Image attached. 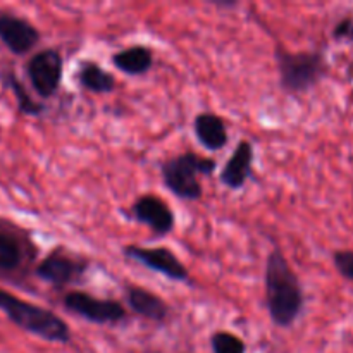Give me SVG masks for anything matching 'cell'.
I'll return each mask as SVG.
<instances>
[{
	"label": "cell",
	"mask_w": 353,
	"mask_h": 353,
	"mask_svg": "<svg viewBox=\"0 0 353 353\" xmlns=\"http://www.w3.org/2000/svg\"><path fill=\"white\" fill-rule=\"evenodd\" d=\"M279 85L290 95H302L316 88L330 76V62L324 50L290 52L283 47L274 50Z\"/></svg>",
	"instance_id": "obj_3"
},
{
	"label": "cell",
	"mask_w": 353,
	"mask_h": 353,
	"mask_svg": "<svg viewBox=\"0 0 353 353\" xmlns=\"http://www.w3.org/2000/svg\"><path fill=\"white\" fill-rule=\"evenodd\" d=\"M124 299L137 316L155 324H164L171 316L168 302L143 286L126 285L124 286Z\"/></svg>",
	"instance_id": "obj_12"
},
{
	"label": "cell",
	"mask_w": 353,
	"mask_h": 353,
	"mask_svg": "<svg viewBox=\"0 0 353 353\" xmlns=\"http://www.w3.org/2000/svg\"><path fill=\"white\" fill-rule=\"evenodd\" d=\"M216 169L217 162L212 157L188 150L165 159L161 165V176L164 186L176 199L196 202L203 196L199 176H212Z\"/></svg>",
	"instance_id": "obj_4"
},
{
	"label": "cell",
	"mask_w": 353,
	"mask_h": 353,
	"mask_svg": "<svg viewBox=\"0 0 353 353\" xmlns=\"http://www.w3.org/2000/svg\"><path fill=\"white\" fill-rule=\"evenodd\" d=\"M110 62L114 68L128 76H143L154 65V50L147 45H131L114 52Z\"/></svg>",
	"instance_id": "obj_15"
},
{
	"label": "cell",
	"mask_w": 353,
	"mask_h": 353,
	"mask_svg": "<svg viewBox=\"0 0 353 353\" xmlns=\"http://www.w3.org/2000/svg\"><path fill=\"white\" fill-rule=\"evenodd\" d=\"M90 269H92L90 259L72 254L64 247H55L38 262L34 268V276L40 281L54 286L55 290H64L85 281Z\"/></svg>",
	"instance_id": "obj_5"
},
{
	"label": "cell",
	"mask_w": 353,
	"mask_h": 353,
	"mask_svg": "<svg viewBox=\"0 0 353 353\" xmlns=\"http://www.w3.org/2000/svg\"><path fill=\"white\" fill-rule=\"evenodd\" d=\"M0 79H2L3 85L14 93V97H16L17 110H19L21 114H24V116L38 117V116H43V114L47 112V105L41 102H37L34 99H31L28 90L24 88V83L17 78V74L12 71V69H3V71H0Z\"/></svg>",
	"instance_id": "obj_16"
},
{
	"label": "cell",
	"mask_w": 353,
	"mask_h": 353,
	"mask_svg": "<svg viewBox=\"0 0 353 353\" xmlns=\"http://www.w3.org/2000/svg\"><path fill=\"white\" fill-rule=\"evenodd\" d=\"M0 41L14 55H28L41 41V33L26 17L0 12Z\"/></svg>",
	"instance_id": "obj_10"
},
{
	"label": "cell",
	"mask_w": 353,
	"mask_h": 353,
	"mask_svg": "<svg viewBox=\"0 0 353 353\" xmlns=\"http://www.w3.org/2000/svg\"><path fill=\"white\" fill-rule=\"evenodd\" d=\"M131 217L152 231L154 238H164L174 231L176 217L165 200L154 193L138 196L130 207Z\"/></svg>",
	"instance_id": "obj_9"
},
{
	"label": "cell",
	"mask_w": 353,
	"mask_h": 353,
	"mask_svg": "<svg viewBox=\"0 0 353 353\" xmlns=\"http://www.w3.org/2000/svg\"><path fill=\"white\" fill-rule=\"evenodd\" d=\"M333 264L341 278L353 283V250L333 252Z\"/></svg>",
	"instance_id": "obj_19"
},
{
	"label": "cell",
	"mask_w": 353,
	"mask_h": 353,
	"mask_svg": "<svg viewBox=\"0 0 353 353\" xmlns=\"http://www.w3.org/2000/svg\"><path fill=\"white\" fill-rule=\"evenodd\" d=\"M62 307L65 312L99 326H119L130 321V314L119 300L99 299L85 292H68Z\"/></svg>",
	"instance_id": "obj_6"
},
{
	"label": "cell",
	"mask_w": 353,
	"mask_h": 353,
	"mask_svg": "<svg viewBox=\"0 0 353 353\" xmlns=\"http://www.w3.org/2000/svg\"><path fill=\"white\" fill-rule=\"evenodd\" d=\"M24 261V247L14 234L0 231V272L16 271Z\"/></svg>",
	"instance_id": "obj_17"
},
{
	"label": "cell",
	"mask_w": 353,
	"mask_h": 353,
	"mask_svg": "<svg viewBox=\"0 0 353 353\" xmlns=\"http://www.w3.org/2000/svg\"><path fill=\"white\" fill-rule=\"evenodd\" d=\"M254 159L255 150L254 145L248 140H240L236 147L233 148V154L228 159L219 172V181L226 188L238 192L247 185L248 179L254 176Z\"/></svg>",
	"instance_id": "obj_11"
},
{
	"label": "cell",
	"mask_w": 353,
	"mask_h": 353,
	"mask_svg": "<svg viewBox=\"0 0 353 353\" xmlns=\"http://www.w3.org/2000/svg\"><path fill=\"white\" fill-rule=\"evenodd\" d=\"M0 310L24 333L33 334L48 343L65 345L71 341V327L62 317L2 288H0Z\"/></svg>",
	"instance_id": "obj_2"
},
{
	"label": "cell",
	"mask_w": 353,
	"mask_h": 353,
	"mask_svg": "<svg viewBox=\"0 0 353 353\" xmlns=\"http://www.w3.org/2000/svg\"><path fill=\"white\" fill-rule=\"evenodd\" d=\"M210 6L217 7V9H236L240 6V2H234V0H212L209 2Z\"/></svg>",
	"instance_id": "obj_21"
},
{
	"label": "cell",
	"mask_w": 353,
	"mask_h": 353,
	"mask_svg": "<svg viewBox=\"0 0 353 353\" xmlns=\"http://www.w3.org/2000/svg\"><path fill=\"white\" fill-rule=\"evenodd\" d=\"M76 81L83 90L95 95H109L117 88V79L112 72L105 71L95 61H79L76 71Z\"/></svg>",
	"instance_id": "obj_14"
},
{
	"label": "cell",
	"mask_w": 353,
	"mask_h": 353,
	"mask_svg": "<svg viewBox=\"0 0 353 353\" xmlns=\"http://www.w3.org/2000/svg\"><path fill=\"white\" fill-rule=\"evenodd\" d=\"M123 255L150 271L162 274L164 278L176 283H188L190 271L186 265L179 261L178 255L168 247L147 248L141 245H126L123 248Z\"/></svg>",
	"instance_id": "obj_8"
},
{
	"label": "cell",
	"mask_w": 353,
	"mask_h": 353,
	"mask_svg": "<svg viewBox=\"0 0 353 353\" xmlns=\"http://www.w3.org/2000/svg\"><path fill=\"white\" fill-rule=\"evenodd\" d=\"M352 93H353V90H352Z\"/></svg>",
	"instance_id": "obj_22"
},
{
	"label": "cell",
	"mask_w": 353,
	"mask_h": 353,
	"mask_svg": "<svg viewBox=\"0 0 353 353\" xmlns=\"http://www.w3.org/2000/svg\"><path fill=\"white\" fill-rule=\"evenodd\" d=\"M265 307L276 327H292L305 309V293L299 276L279 248L269 252L265 262Z\"/></svg>",
	"instance_id": "obj_1"
},
{
	"label": "cell",
	"mask_w": 353,
	"mask_h": 353,
	"mask_svg": "<svg viewBox=\"0 0 353 353\" xmlns=\"http://www.w3.org/2000/svg\"><path fill=\"white\" fill-rule=\"evenodd\" d=\"M26 76L40 99L55 97L64 76V57L57 48H41L26 62Z\"/></svg>",
	"instance_id": "obj_7"
},
{
	"label": "cell",
	"mask_w": 353,
	"mask_h": 353,
	"mask_svg": "<svg viewBox=\"0 0 353 353\" xmlns=\"http://www.w3.org/2000/svg\"><path fill=\"white\" fill-rule=\"evenodd\" d=\"M193 133L205 150L219 152L230 141L228 124L219 114L200 112L193 121Z\"/></svg>",
	"instance_id": "obj_13"
},
{
	"label": "cell",
	"mask_w": 353,
	"mask_h": 353,
	"mask_svg": "<svg viewBox=\"0 0 353 353\" xmlns=\"http://www.w3.org/2000/svg\"><path fill=\"white\" fill-rule=\"evenodd\" d=\"M210 348L212 353H247V345L231 331H214L210 336Z\"/></svg>",
	"instance_id": "obj_18"
},
{
	"label": "cell",
	"mask_w": 353,
	"mask_h": 353,
	"mask_svg": "<svg viewBox=\"0 0 353 353\" xmlns=\"http://www.w3.org/2000/svg\"><path fill=\"white\" fill-rule=\"evenodd\" d=\"M334 40H350L353 43V17L347 16L338 21L336 26L333 28Z\"/></svg>",
	"instance_id": "obj_20"
}]
</instances>
